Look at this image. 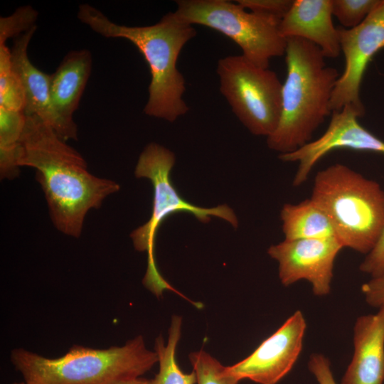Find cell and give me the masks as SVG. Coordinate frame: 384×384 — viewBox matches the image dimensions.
<instances>
[{
	"label": "cell",
	"mask_w": 384,
	"mask_h": 384,
	"mask_svg": "<svg viewBox=\"0 0 384 384\" xmlns=\"http://www.w3.org/2000/svg\"><path fill=\"white\" fill-rule=\"evenodd\" d=\"M17 165L36 169L54 225L75 238L80 235L87 212L120 188L90 174L83 157L36 115H26Z\"/></svg>",
	"instance_id": "1"
},
{
	"label": "cell",
	"mask_w": 384,
	"mask_h": 384,
	"mask_svg": "<svg viewBox=\"0 0 384 384\" xmlns=\"http://www.w3.org/2000/svg\"><path fill=\"white\" fill-rule=\"evenodd\" d=\"M77 16L104 37L129 41L142 54L151 73L146 114L173 122L188 111L183 99L185 80L176 63L183 46L196 35L193 25L181 21L174 12L151 26L119 25L87 4L79 6Z\"/></svg>",
	"instance_id": "2"
},
{
	"label": "cell",
	"mask_w": 384,
	"mask_h": 384,
	"mask_svg": "<svg viewBox=\"0 0 384 384\" xmlns=\"http://www.w3.org/2000/svg\"><path fill=\"white\" fill-rule=\"evenodd\" d=\"M285 61L280 119L267 138L269 148L279 154L312 141L314 132L332 112L330 103L339 77L336 69L327 66L321 50L301 38H287Z\"/></svg>",
	"instance_id": "3"
},
{
	"label": "cell",
	"mask_w": 384,
	"mask_h": 384,
	"mask_svg": "<svg viewBox=\"0 0 384 384\" xmlns=\"http://www.w3.org/2000/svg\"><path fill=\"white\" fill-rule=\"evenodd\" d=\"M10 358L29 384H118L140 378L159 362L140 335L107 349L75 345L56 358L23 348L13 350Z\"/></svg>",
	"instance_id": "4"
},
{
	"label": "cell",
	"mask_w": 384,
	"mask_h": 384,
	"mask_svg": "<svg viewBox=\"0 0 384 384\" xmlns=\"http://www.w3.org/2000/svg\"><path fill=\"white\" fill-rule=\"evenodd\" d=\"M310 199L343 247L365 255L373 248L384 228V191L378 182L335 164L317 172Z\"/></svg>",
	"instance_id": "5"
},
{
	"label": "cell",
	"mask_w": 384,
	"mask_h": 384,
	"mask_svg": "<svg viewBox=\"0 0 384 384\" xmlns=\"http://www.w3.org/2000/svg\"><path fill=\"white\" fill-rule=\"evenodd\" d=\"M175 164L174 154L166 147L150 143L141 153L134 171L137 178H148L154 188L153 209L149 220L130 234L134 248L147 252V269L143 279L145 287L156 296L164 290L179 294L159 273L154 257L155 237L161 223L169 215L178 212L192 213L199 221L208 223L218 217L237 228L238 220L233 210L226 204L203 208L184 200L174 188L170 178Z\"/></svg>",
	"instance_id": "6"
},
{
	"label": "cell",
	"mask_w": 384,
	"mask_h": 384,
	"mask_svg": "<svg viewBox=\"0 0 384 384\" xmlns=\"http://www.w3.org/2000/svg\"><path fill=\"white\" fill-rule=\"evenodd\" d=\"M175 14L191 25L215 30L239 46L247 60L268 68L270 60L285 55L287 39L279 33V21L227 0L176 1Z\"/></svg>",
	"instance_id": "7"
},
{
	"label": "cell",
	"mask_w": 384,
	"mask_h": 384,
	"mask_svg": "<svg viewBox=\"0 0 384 384\" xmlns=\"http://www.w3.org/2000/svg\"><path fill=\"white\" fill-rule=\"evenodd\" d=\"M217 73L220 91L241 123L254 135L272 134L282 110V83L276 73L239 55L219 59Z\"/></svg>",
	"instance_id": "8"
},
{
	"label": "cell",
	"mask_w": 384,
	"mask_h": 384,
	"mask_svg": "<svg viewBox=\"0 0 384 384\" xmlns=\"http://www.w3.org/2000/svg\"><path fill=\"white\" fill-rule=\"evenodd\" d=\"M338 31L345 67L336 82L330 107L334 112L348 105L363 117L365 108L360 98L361 84L369 62L384 48V0H380L361 24Z\"/></svg>",
	"instance_id": "9"
},
{
	"label": "cell",
	"mask_w": 384,
	"mask_h": 384,
	"mask_svg": "<svg viewBox=\"0 0 384 384\" xmlns=\"http://www.w3.org/2000/svg\"><path fill=\"white\" fill-rule=\"evenodd\" d=\"M343 247L336 238L284 240L271 245L268 255L278 262L284 286L306 280L314 295H328L331 289L335 260Z\"/></svg>",
	"instance_id": "10"
},
{
	"label": "cell",
	"mask_w": 384,
	"mask_h": 384,
	"mask_svg": "<svg viewBox=\"0 0 384 384\" xmlns=\"http://www.w3.org/2000/svg\"><path fill=\"white\" fill-rule=\"evenodd\" d=\"M306 322L302 312H294L247 357L228 366L239 381L276 384L292 370L303 348Z\"/></svg>",
	"instance_id": "11"
},
{
	"label": "cell",
	"mask_w": 384,
	"mask_h": 384,
	"mask_svg": "<svg viewBox=\"0 0 384 384\" xmlns=\"http://www.w3.org/2000/svg\"><path fill=\"white\" fill-rule=\"evenodd\" d=\"M358 117V113L348 105L334 111L327 129L320 137L295 151L279 155L283 161L297 163L294 186H299L307 181L316 163L334 150L348 149L384 155V141L364 128Z\"/></svg>",
	"instance_id": "12"
},
{
	"label": "cell",
	"mask_w": 384,
	"mask_h": 384,
	"mask_svg": "<svg viewBox=\"0 0 384 384\" xmlns=\"http://www.w3.org/2000/svg\"><path fill=\"white\" fill-rule=\"evenodd\" d=\"M92 68V55L87 49L72 50L51 75L50 93L53 110L59 123L58 136L78 140L73 113L78 109Z\"/></svg>",
	"instance_id": "13"
},
{
	"label": "cell",
	"mask_w": 384,
	"mask_h": 384,
	"mask_svg": "<svg viewBox=\"0 0 384 384\" xmlns=\"http://www.w3.org/2000/svg\"><path fill=\"white\" fill-rule=\"evenodd\" d=\"M353 341V354L340 384H383L384 304L356 319Z\"/></svg>",
	"instance_id": "14"
},
{
	"label": "cell",
	"mask_w": 384,
	"mask_h": 384,
	"mask_svg": "<svg viewBox=\"0 0 384 384\" xmlns=\"http://www.w3.org/2000/svg\"><path fill=\"white\" fill-rule=\"evenodd\" d=\"M331 0H294L279 24L286 39L297 37L315 44L325 58H336L341 51L339 31L332 21Z\"/></svg>",
	"instance_id": "15"
},
{
	"label": "cell",
	"mask_w": 384,
	"mask_h": 384,
	"mask_svg": "<svg viewBox=\"0 0 384 384\" xmlns=\"http://www.w3.org/2000/svg\"><path fill=\"white\" fill-rule=\"evenodd\" d=\"M36 28V25L15 38L11 49L12 67L25 90L26 115L38 116L58 135L59 123L50 100L51 75L38 70L28 56V46Z\"/></svg>",
	"instance_id": "16"
},
{
	"label": "cell",
	"mask_w": 384,
	"mask_h": 384,
	"mask_svg": "<svg viewBox=\"0 0 384 384\" xmlns=\"http://www.w3.org/2000/svg\"><path fill=\"white\" fill-rule=\"evenodd\" d=\"M284 240L336 238L325 213L310 198L298 203H285L280 212Z\"/></svg>",
	"instance_id": "17"
},
{
	"label": "cell",
	"mask_w": 384,
	"mask_h": 384,
	"mask_svg": "<svg viewBox=\"0 0 384 384\" xmlns=\"http://www.w3.org/2000/svg\"><path fill=\"white\" fill-rule=\"evenodd\" d=\"M182 319L174 316L169 329L166 344L161 336L155 341L154 350L159 358V370L151 384H195L196 376L193 371L186 373L181 370L176 360V349L181 338Z\"/></svg>",
	"instance_id": "18"
},
{
	"label": "cell",
	"mask_w": 384,
	"mask_h": 384,
	"mask_svg": "<svg viewBox=\"0 0 384 384\" xmlns=\"http://www.w3.org/2000/svg\"><path fill=\"white\" fill-rule=\"evenodd\" d=\"M26 121L24 111L0 107L1 178L13 179L19 174L17 165L18 144Z\"/></svg>",
	"instance_id": "19"
},
{
	"label": "cell",
	"mask_w": 384,
	"mask_h": 384,
	"mask_svg": "<svg viewBox=\"0 0 384 384\" xmlns=\"http://www.w3.org/2000/svg\"><path fill=\"white\" fill-rule=\"evenodd\" d=\"M26 93L22 82L14 70L11 50L0 45V107L9 110L24 111Z\"/></svg>",
	"instance_id": "20"
},
{
	"label": "cell",
	"mask_w": 384,
	"mask_h": 384,
	"mask_svg": "<svg viewBox=\"0 0 384 384\" xmlns=\"http://www.w3.org/2000/svg\"><path fill=\"white\" fill-rule=\"evenodd\" d=\"M189 360L196 376L197 384H238L239 380L233 375L228 366L203 350L192 352Z\"/></svg>",
	"instance_id": "21"
},
{
	"label": "cell",
	"mask_w": 384,
	"mask_h": 384,
	"mask_svg": "<svg viewBox=\"0 0 384 384\" xmlns=\"http://www.w3.org/2000/svg\"><path fill=\"white\" fill-rule=\"evenodd\" d=\"M380 0H331L332 15L346 28L361 24L376 7Z\"/></svg>",
	"instance_id": "22"
},
{
	"label": "cell",
	"mask_w": 384,
	"mask_h": 384,
	"mask_svg": "<svg viewBox=\"0 0 384 384\" xmlns=\"http://www.w3.org/2000/svg\"><path fill=\"white\" fill-rule=\"evenodd\" d=\"M37 17L38 12L30 6L17 9L11 16L1 17L0 44H6L9 38H16L36 26Z\"/></svg>",
	"instance_id": "23"
},
{
	"label": "cell",
	"mask_w": 384,
	"mask_h": 384,
	"mask_svg": "<svg viewBox=\"0 0 384 384\" xmlns=\"http://www.w3.org/2000/svg\"><path fill=\"white\" fill-rule=\"evenodd\" d=\"M236 2L251 12L280 22L290 9L293 0H238Z\"/></svg>",
	"instance_id": "24"
},
{
	"label": "cell",
	"mask_w": 384,
	"mask_h": 384,
	"mask_svg": "<svg viewBox=\"0 0 384 384\" xmlns=\"http://www.w3.org/2000/svg\"><path fill=\"white\" fill-rule=\"evenodd\" d=\"M359 270L371 277L384 272V228L373 248L366 255Z\"/></svg>",
	"instance_id": "25"
},
{
	"label": "cell",
	"mask_w": 384,
	"mask_h": 384,
	"mask_svg": "<svg viewBox=\"0 0 384 384\" xmlns=\"http://www.w3.org/2000/svg\"><path fill=\"white\" fill-rule=\"evenodd\" d=\"M308 368L319 384H337L327 357L319 353H312L308 362Z\"/></svg>",
	"instance_id": "26"
},
{
	"label": "cell",
	"mask_w": 384,
	"mask_h": 384,
	"mask_svg": "<svg viewBox=\"0 0 384 384\" xmlns=\"http://www.w3.org/2000/svg\"><path fill=\"white\" fill-rule=\"evenodd\" d=\"M366 302L373 307L379 308L384 304V272L373 277L361 287Z\"/></svg>",
	"instance_id": "27"
},
{
	"label": "cell",
	"mask_w": 384,
	"mask_h": 384,
	"mask_svg": "<svg viewBox=\"0 0 384 384\" xmlns=\"http://www.w3.org/2000/svg\"><path fill=\"white\" fill-rule=\"evenodd\" d=\"M118 384H151V380L144 378H137L121 382Z\"/></svg>",
	"instance_id": "28"
},
{
	"label": "cell",
	"mask_w": 384,
	"mask_h": 384,
	"mask_svg": "<svg viewBox=\"0 0 384 384\" xmlns=\"http://www.w3.org/2000/svg\"><path fill=\"white\" fill-rule=\"evenodd\" d=\"M12 384H29V383L24 381V382H21V383H14Z\"/></svg>",
	"instance_id": "29"
}]
</instances>
